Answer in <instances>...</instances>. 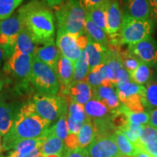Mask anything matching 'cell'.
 I'll return each instance as SVG.
<instances>
[{"mask_svg": "<svg viewBox=\"0 0 157 157\" xmlns=\"http://www.w3.org/2000/svg\"><path fill=\"white\" fill-rule=\"evenodd\" d=\"M129 76L132 82L140 85H146L154 77V72L150 66L140 62L138 67L129 74Z\"/></svg>", "mask_w": 157, "mask_h": 157, "instance_id": "obj_26", "label": "cell"}, {"mask_svg": "<svg viewBox=\"0 0 157 157\" xmlns=\"http://www.w3.org/2000/svg\"><path fill=\"white\" fill-rule=\"evenodd\" d=\"M63 157H90V155L87 148L69 149L66 147Z\"/></svg>", "mask_w": 157, "mask_h": 157, "instance_id": "obj_38", "label": "cell"}, {"mask_svg": "<svg viewBox=\"0 0 157 157\" xmlns=\"http://www.w3.org/2000/svg\"><path fill=\"white\" fill-rule=\"evenodd\" d=\"M17 113L10 104L0 101V134L5 136L14 124Z\"/></svg>", "mask_w": 157, "mask_h": 157, "instance_id": "obj_19", "label": "cell"}, {"mask_svg": "<svg viewBox=\"0 0 157 157\" xmlns=\"http://www.w3.org/2000/svg\"><path fill=\"white\" fill-rule=\"evenodd\" d=\"M120 57L122 62L123 67L128 73L130 74L132 73L140 63V60L131 53L128 50H120Z\"/></svg>", "mask_w": 157, "mask_h": 157, "instance_id": "obj_32", "label": "cell"}, {"mask_svg": "<svg viewBox=\"0 0 157 157\" xmlns=\"http://www.w3.org/2000/svg\"><path fill=\"white\" fill-rule=\"evenodd\" d=\"M85 35L87 38L98 43L105 48H109V40L107 34L98 27L87 15L85 20Z\"/></svg>", "mask_w": 157, "mask_h": 157, "instance_id": "obj_21", "label": "cell"}, {"mask_svg": "<svg viewBox=\"0 0 157 157\" xmlns=\"http://www.w3.org/2000/svg\"><path fill=\"white\" fill-rule=\"evenodd\" d=\"M150 114V121H149V124L153 127L157 128V109H153L151 111H148Z\"/></svg>", "mask_w": 157, "mask_h": 157, "instance_id": "obj_46", "label": "cell"}, {"mask_svg": "<svg viewBox=\"0 0 157 157\" xmlns=\"http://www.w3.org/2000/svg\"><path fill=\"white\" fill-rule=\"evenodd\" d=\"M23 28L18 14L13 15L0 23V34L13 39H17V36Z\"/></svg>", "mask_w": 157, "mask_h": 157, "instance_id": "obj_20", "label": "cell"}, {"mask_svg": "<svg viewBox=\"0 0 157 157\" xmlns=\"http://www.w3.org/2000/svg\"><path fill=\"white\" fill-rule=\"evenodd\" d=\"M143 125L137 124L132 123L129 121L128 125L125 128L121 129V131L134 145L140 140L143 133Z\"/></svg>", "mask_w": 157, "mask_h": 157, "instance_id": "obj_34", "label": "cell"}, {"mask_svg": "<svg viewBox=\"0 0 157 157\" xmlns=\"http://www.w3.org/2000/svg\"><path fill=\"white\" fill-rule=\"evenodd\" d=\"M137 153L135 155L134 157H153L150 154L142 150V149H136Z\"/></svg>", "mask_w": 157, "mask_h": 157, "instance_id": "obj_48", "label": "cell"}, {"mask_svg": "<svg viewBox=\"0 0 157 157\" xmlns=\"http://www.w3.org/2000/svg\"><path fill=\"white\" fill-rule=\"evenodd\" d=\"M118 157H121V156H118Z\"/></svg>", "mask_w": 157, "mask_h": 157, "instance_id": "obj_55", "label": "cell"}, {"mask_svg": "<svg viewBox=\"0 0 157 157\" xmlns=\"http://www.w3.org/2000/svg\"><path fill=\"white\" fill-rule=\"evenodd\" d=\"M30 82L39 94L56 95L58 92L59 84L56 72L35 55L32 59Z\"/></svg>", "mask_w": 157, "mask_h": 157, "instance_id": "obj_4", "label": "cell"}, {"mask_svg": "<svg viewBox=\"0 0 157 157\" xmlns=\"http://www.w3.org/2000/svg\"><path fill=\"white\" fill-rule=\"evenodd\" d=\"M84 110L88 118L91 120L103 119L111 117L112 114V112L103 103L93 98L84 105Z\"/></svg>", "mask_w": 157, "mask_h": 157, "instance_id": "obj_23", "label": "cell"}, {"mask_svg": "<svg viewBox=\"0 0 157 157\" xmlns=\"http://www.w3.org/2000/svg\"><path fill=\"white\" fill-rule=\"evenodd\" d=\"M108 0H78L79 3L86 10V11L103 5Z\"/></svg>", "mask_w": 157, "mask_h": 157, "instance_id": "obj_42", "label": "cell"}, {"mask_svg": "<svg viewBox=\"0 0 157 157\" xmlns=\"http://www.w3.org/2000/svg\"><path fill=\"white\" fill-rule=\"evenodd\" d=\"M151 19H135L123 13L120 30L121 45L134 44L151 36L154 31Z\"/></svg>", "mask_w": 157, "mask_h": 157, "instance_id": "obj_5", "label": "cell"}, {"mask_svg": "<svg viewBox=\"0 0 157 157\" xmlns=\"http://www.w3.org/2000/svg\"><path fill=\"white\" fill-rule=\"evenodd\" d=\"M109 48L101 46L98 43L94 42L91 39L88 38V42L85 48L89 64L90 71L94 68L105 63L106 52Z\"/></svg>", "mask_w": 157, "mask_h": 157, "instance_id": "obj_17", "label": "cell"}, {"mask_svg": "<svg viewBox=\"0 0 157 157\" xmlns=\"http://www.w3.org/2000/svg\"><path fill=\"white\" fill-rule=\"evenodd\" d=\"M85 81L93 88H96L102 85V80L97 70L94 69L89 72Z\"/></svg>", "mask_w": 157, "mask_h": 157, "instance_id": "obj_39", "label": "cell"}, {"mask_svg": "<svg viewBox=\"0 0 157 157\" xmlns=\"http://www.w3.org/2000/svg\"><path fill=\"white\" fill-rule=\"evenodd\" d=\"M33 103L36 113L50 122L59 119L63 113H68L67 101L63 96L37 94L33 98Z\"/></svg>", "mask_w": 157, "mask_h": 157, "instance_id": "obj_6", "label": "cell"}, {"mask_svg": "<svg viewBox=\"0 0 157 157\" xmlns=\"http://www.w3.org/2000/svg\"><path fill=\"white\" fill-rule=\"evenodd\" d=\"M33 57L15 51L13 56L8 59L5 68L13 72L19 79L27 82H30Z\"/></svg>", "mask_w": 157, "mask_h": 157, "instance_id": "obj_7", "label": "cell"}, {"mask_svg": "<svg viewBox=\"0 0 157 157\" xmlns=\"http://www.w3.org/2000/svg\"><path fill=\"white\" fill-rule=\"evenodd\" d=\"M67 113H63L59 118L58 122L49 129V132L58 136L61 140H66L69 135L67 124Z\"/></svg>", "mask_w": 157, "mask_h": 157, "instance_id": "obj_31", "label": "cell"}, {"mask_svg": "<svg viewBox=\"0 0 157 157\" xmlns=\"http://www.w3.org/2000/svg\"><path fill=\"white\" fill-rule=\"evenodd\" d=\"M93 98L101 101L111 112L117 110L121 105L115 87L101 85L93 88Z\"/></svg>", "mask_w": 157, "mask_h": 157, "instance_id": "obj_13", "label": "cell"}, {"mask_svg": "<svg viewBox=\"0 0 157 157\" xmlns=\"http://www.w3.org/2000/svg\"><path fill=\"white\" fill-rule=\"evenodd\" d=\"M46 137L37 139H25L19 141L15 147V150L18 152L20 155H24L32 152L40 146L44 142Z\"/></svg>", "mask_w": 157, "mask_h": 157, "instance_id": "obj_30", "label": "cell"}, {"mask_svg": "<svg viewBox=\"0 0 157 157\" xmlns=\"http://www.w3.org/2000/svg\"><path fill=\"white\" fill-rule=\"evenodd\" d=\"M42 156V154L40 153V150H39V148H37L35 149L34 151H33L32 152L29 153V154H24V155H20L19 157H41Z\"/></svg>", "mask_w": 157, "mask_h": 157, "instance_id": "obj_47", "label": "cell"}, {"mask_svg": "<svg viewBox=\"0 0 157 157\" xmlns=\"http://www.w3.org/2000/svg\"><path fill=\"white\" fill-rule=\"evenodd\" d=\"M84 122L82 121H78L74 119L73 118L71 117L68 115L67 117V124L69 135H77L79 132L82 127L83 126Z\"/></svg>", "mask_w": 157, "mask_h": 157, "instance_id": "obj_40", "label": "cell"}, {"mask_svg": "<svg viewBox=\"0 0 157 157\" xmlns=\"http://www.w3.org/2000/svg\"><path fill=\"white\" fill-rule=\"evenodd\" d=\"M93 87L86 81L74 82L68 91L69 102L85 105L93 98Z\"/></svg>", "mask_w": 157, "mask_h": 157, "instance_id": "obj_16", "label": "cell"}, {"mask_svg": "<svg viewBox=\"0 0 157 157\" xmlns=\"http://www.w3.org/2000/svg\"><path fill=\"white\" fill-rule=\"evenodd\" d=\"M136 149H142L148 153L153 157H157V142L149 143V144H140L136 143L134 144Z\"/></svg>", "mask_w": 157, "mask_h": 157, "instance_id": "obj_41", "label": "cell"}, {"mask_svg": "<svg viewBox=\"0 0 157 157\" xmlns=\"http://www.w3.org/2000/svg\"><path fill=\"white\" fill-rule=\"evenodd\" d=\"M3 85V82H2V77H1V75H0V90H1L2 87Z\"/></svg>", "mask_w": 157, "mask_h": 157, "instance_id": "obj_52", "label": "cell"}, {"mask_svg": "<svg viewBox=\"0 0 157 157\" xmlns=\"http://www.w3.org/2000/svg\"><path fill=\"white\" fill-rule=\"evenodd\" d=\"M50 9L39 0H31L17 10L23 26L28 29L36 44L54 40L55 16Z\"/></svg>", "mask_w": 157, "mask_h": 157, "instance_id": "obj_2", "label": "cell"}, {"mask_svg": "<svg viewBox=\"0 0 157 157\" xmlns=\"http://www.w3.org/2000/svg\"><path fill=\"white\" fill-rule=\"evenodd\" d=\"M74 82L85 81L90 72L88 59L85 50L82 51V56L74 63Z\"/></svg>", "mask_w": 157, "mask_h": 157, "instance_id": "obj_29", "label": "cell"}, {"mask_svg": "<svg viewBox=\"0 0 157 157\" xmlns=\"http://www.w3.org/2000/svg\"><path fill=\"white\" fill-rule=\"evenodd\" d=\"M50 123L36 113L33 102L23 105L10 130L4 136L3 149L15 148L19 141L25 139L46 137Z\"/></svg>", "mask_w": 157, "mask_h": 157, "instance_id": "obj_1", "label": "cell"}, {"mask_svg": "<svg viewBox=\"0 0 157 157\" xmlns=\"http://www.w3.org/2000/svg\"><path fill=\"white\" fill-rule=\"evenodd\" d=\"M128 50L136 56L141 62L150 66H156L157 63V43L151 36L128 45Z\"/></svg>", "mask_w": 157, "mask_h": 157, "instance_id": "obj_8", "label": "cell"}, {"mask_svg": "<svg viewBox=\"0 0 157 157\" xmlns=\"http://www.w3.org/2000/svg\"><path fill=\"white\" fill-rule=\"evenodd\" d=\"M3 151V147L2 146V143H1V134H0V153L2 152Z\"/></svg>", "mask_w": 157, "mask_h": 157, "instance_id": "obj_51", "label": "cell"}, {"mask_svg": "<svg viewBox=\"0 0 157 157\" xmlns=\"http://www.w3.org/2000/svg\"><path fill=\"white\" fill-rule=\"evenodd\" d=\"M146 92L143 99L144 105L148 111L157 109V78L153 77L145 85Z\"/></svg>", "mask_w": 157, "mask_h": 157, "instance_id": "obj_27", "label": "cell"}, {"mask_svg": "<svg viewBox=\"0 0 157 157\" xmlns=\"http://www.w3.org/2000/svg\"><path fill=\"white\" fill-rule=\"evenodd\" d=\"M23 0H0V21L7 19L13 15L15 10Z\"/></svg>", "mask_w": 157, "mask_h": 157, "instance_id": "obj_33", "label": "cell"}, {"mask_svg": "<svg viewBox=\"0 0 157 157\" xmlns=\"http://www.w3.org/2000/svg\"><path fill=\"white\" fill-rule=\"evenodd\" d=\"M151 10V18L157 19V0H148Z\"/></svg>", "mask_w": 157, "mask_h": 157, "instance_id": "obj_45", "label": "cell"}, {"mask_svg": "<svg viewBox=\"0 0 157 157\" xmlns=\"http://www.w3.org/2000/svg\"><path fill=\"white\" fill-rule=\"evenodd\" d=\"M41 157H44V156H41Z\"/></svg>", "mask_w": 157, "mask_h": 157, "instance_id": "obj_56", "label": "cell"}, {"mask_svg": "<svg viewBox=\"0 0 157 157\" xmlns=\"http://www.w3.org/2000/svg\"><path fill=\"white\" fill-rule=\"evenodd\" d=\"M8 157H19V154L18 152L16 151H15L11 152Z\"/></svg>", "mask_w": 157, "mask_h": 157, "instance_id": "obj_50", "label": "cell"}, {"mask_svg": "<svg viewBox=\"0 0 157 157\" xmlns=\"http://www.w3.org/2000/svg\"><path fill=\"white\" fill-rule=\"evenodd\" d=\"M123 11L119 0H108L106 5L107 34H119L122 23Z\"/></svg>", "mask_w": 157, "mask_h": 157, "instance_id": "obj_12", "label": "cell"}, {"mask_svg": "<svg viewBox=\"0 0 157 157\" xmlns=\"http://www.w3.org/2000/svg\"><path fill=\"white\" fill-rule=\"evenodd\" d=\"M7 58H6V52L4 49L0 46V66L2 63L4 59Z\"/></svg>", "mask_w": 157, "mask_h": 157, "instance_id": "obj_49", "label": "cell"}, {"mask_svg": "<svg viewBox=\"0 0 157 157\" xmlns=\"http://www.w3.org/2000/svg\"><path fill=\"white\" fill-rule=\"evenodd\" d=\"M74 63L60 54L56 74L63 95H67L68 89L74 82Z\"/></svg>", "mask_w": 157, "mask_h": 157, "instance_id": "obj_11", "label": "cell"}, {"mask_svg": "<svg viewBox=\"0 0 157 157\" xmlns=\"http://www.w3.org/2000/svg\"><path fill=\"white\" fill-rule=\"evenodd\" d=\"M157 142V128L151 124L143 125V133L140 140L137 143L140 144H149ZM136 144V143H135Z\"/></svg>", "mask_w": 157, "mask_h": 157, "instance_id": "obj_37", "label": "cell"}, {"mask_svg": "<svg viewBox=\"0 0 157 157\" xmlns=\"http://www.w3.org/2000/svg\"><path fill=\"white\" fill-rule=\"evenodd\" d=\"M56 45L60 54L74 63L80 58L84 50L79 46L78 37L60 31H57Z\"/></svg>", "mask_w": 157, "mask_h": 157, "instance_id": "obj_9", "label": "cell"}, {"mask_svg": "<svg viewBox=\"0 0 157 157\" xmlns=\"http://www.w3.org/2000/svg\"><path fill=\"white\" fill-rule=\"evenodd\" d=\"M113 136L121 156L134 157L137 153V150L126 135L121 130H117Z\"/></svg>", "mask_w": 157, "mask_h": 157, "instance_id": "obj_25", "label": "cell"}, {"mask_svg": "<svg viewBox=\"0 0 157 157\" xmlns=\"http://www.w3.org/2000/svg\"><path fill=\"white\" fill-rule=\"evenodd\" d=\"M122 107L124 112L128 117L129 121L132 123L137 124L140 125H146L149 124L150 121V114L148 112H132L127 108L125 106L124 104H122Z\"/></svg>", "mask_w": 157, "mask_h": 157, "instance_id": "obj_36", "label": "cell"}, {"mask_svg": "<svg viewBox=\"0 0 157 157\" xmlns=\"http://www.w3.org/2000/svg\"><path fill=\"white\" fill-rule=\"evenodd\" d=\"M68 115L75 120L82 121V122H85L88 119V117L84 110V105L79 103H73V102H70Z\"/></svg>", "mask_w": 157, "mask_h": 157, "instance_id": "obj_35", "label": "cell"}, {"mask_svg": "<svg viewBox=\"0 0 157 157\" xmlns=\"http://www.w3.org/2000/svg\"><path fill=\"white\" fill-rule=\"evenodd\" d=\"M107 2L103 5L87 11V15L98 27L103 29L107 34V17H106Z\"/></svg>", "mask_w": 157, "mask_h": 157, "instance_id": "obj_28", "label": "cell"}, {"mask_svg": "<svg viewBox=\"0 0 157 157\" xmlns=\"http://www.w3.org/2000/svg\"><path fill=\"white\" fill-rule=\"evenodd\" d=\"M87 11L78 0H66L56 8L58 31L68 33L76 37L85 34Z\"/></svg>", "mask_w": 157, "mask_h": 157, "instance_id": "obj_3", "label": "cell"}, {"mask_svg": "<svg viewBox=\"0 0 157 157\" xmlns=\"http://www.w3.org/2000/svg\"><path fill=\"white\" fill-rule=\"evenodd\" d=\"M87 148L90 157H118L121 156L113 135L95 137Z\"/></svg>", "mask_w": 157, "mask_h": 157, "instance_id": "obj_10", "label": "cell"}, {"mask_svg": "<svg viewBox=\"0 0 157 157\" xmlns=\"http://www.w3.org/2000/svg\"><path fill=\"white\" fill-rule=\"evenodd\" d=\"M123 13L135 19H151L148 0H123Z\"/></svg>", "mask_w": 157, "mask_h": 157, "instance_id": "obj_15", "label": "cell"}, {"mask_svg": "<svg viewBox=\"0 0 157 157\" xmlns=\"http://www.w3.org/2000/svg\"><path fill=\"white\" fill-rule=\"evenodd\" d=\"M36 44L30 32L25 27L23 26L17 36L15 51H18L23 54L34 56L36 49Z\"/></svg>", "mask_w": 157, "mask_h": 157, "instance_id": "obj_22", "label": "cell"}, {"mask_svg": "<svg viewBox=\"0 0 157 157\" xmlns=\"http://www.w3.org/2000/svg\"><path fill=\"white\" fill-rule=\"evenodd\" d=\"M76 135L79 148H87L93 143L95 138V132L91 119L88 118Z\"/></svg>", "mask_w": 157, "mask_h": 157, "instance_id": "obj_24", "label": "cell"}, {"mask_svg": "<svg viewBox=\"0 0 157 157\" xmlns=\"http://www.w3.org/2000/svg\"><path fill=\"white\" fill-rule=\"evenodd\" d=\"M66 147L69 149H75L79 148L76 135H68L66 139Z\"/></svg>", "mask_w": 157, "mask_h": 157, "instance_id": "obj_43", "label": "cell"}, {"mask_svg": "<svg viewBox=\"0 0 157 157\" xmlns=\"http://www.w3.org/2000/svg\"><path fill=\"white\" fill-rule=\"evenodd\" d=\"M65 149L66 146H64L63 140L59 138L56 135L51 134L48 129L46 139L39 148L41 154L44 157L53 156V155L63 156Z\"/></svg>", "mask_w": 157, "mask_h": 157, "instance_id": "obj_18", "label": "cell"}, {"mask_svg": "<svg viewBox=\"0 0 157 157\" xmlns=\"http://www.w3.org/2000/svg\"><path fill=\"white\" fill-rule=\"evenodd\" d=\"M35 56L56 72L60 52L54 40L45 43L42 47H36Z\"/></svg>", "mask_w": 157, "mask_h": 157, "instance_id": "obj_14", "label": "cell"}, {"mask_svg": "<svg viewBox=\"0 0 157 157\" xmlns=\"http://www.w3.org/2000/svg\"><path fill=\"white\" fill-rule=\"evenodd\" d=\"M0 157H3L2 156H1V155H0Z\"/></svg>", "mask_w": 157, "mask_h": 157, "instance_id": "obj_54", "label": "cell"}, {"mask_svg": "<svg viewBox=\"0 0 157 157\" xmlns=\"http://www.w3.org/2000/svg\"><path fill=\"white\" fill-rule=\"evenodd\" d=\"M45 4L50 8H56L61 5H63L66 0H39Z\"/></svg>", "mask_w": 157, "mask_h": 157, "instance_id": "obj_44", "label": "cell"}, {"mask_svg": "<svg viewBox=\"0 0 157 157\" xmlns=\"http://www.w3.org/2000/svg\"><path fill=\"white\" fill-rule=\"evenodd\" d=\"M156 70H157V63H156Z\"/></svg>", "mask_w": 157, "mask_h": 157, "instance_id": "obj_53", "label": "cell"}]
</instances>
